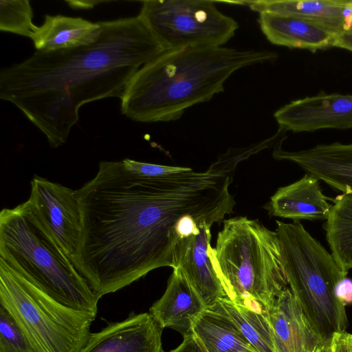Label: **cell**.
Listing matches in <instances>:
<instances>
[{
	"label": "cell",
	"mask_w": 352,
	"mask_h": 352,
	"mask_svg": "<svg viewBox=\"0 0 352 352\" xmlns=\"http://www.w3.org/2000/svg\"><path fill=\"white\" fill-rule=\"evenodd\" d=\"M234 173L213 162L170 177H149L121 161H102L76 190L82 230L70 259L100 298L151 271L176 267L182 224L191 217L210 226L233 212Z\"/></svg>",
	"instance_id": "6da1fadb"
},
{
	"label": "cell",
	"mask_w": 352,
	"mask_h": 352,
	"mask_svg": "<svg viewBox=\"0 0 352 352\" xmlns=\"http://www.w3.org/2000/svg\"><path fill=\"white\" fill-rule=\"evenodd\" d=\"M99 22L96 42L36 51L0 73V98L16 107L52 148L67 142L82 105L120 99L134 74L166 50L139 15Z\"/></svg>",
	"instance_id": "7a4b0ae2"
},
{
	"label": "cell",
	"mask_w": 352,
	"mask_h": 352,
	"mask_svg": "<svg viewBox=\"0 0 352 352\" xmlns=\"http://www.w3.org/2000/svg\"><path fill=\"white\" fill-rule=\"evenodd\" d=\"M277 57L270 50L223 46L166 50L131 77L120 98L121 113L139 122L177 120L188 108L223 91L237 70Z\"/></svg>",
	"instance_id": "3957f363"
},
{
	"label": "cell",
	"mask_w": 352,
	"mask_h": 352,
	"mask_svg": "<svg viewBox=\"0 0 352 352\" xmlns=\"http://www.w3.org/2000/svg\"><path fill=\"white\" fill-rule=\"evenodd\" d=\"M0 258L59 303L96 316L100 298L29 200L1 211Z\"/></svg>",
	"instance_id": "277c9868"
},
{
	"label": "cell",
	"mask_w": 352,
	"mask_h": 352,
	"mask_svg": "<svg viewBox=\"0 0 352 352\" xmlns=\"http://www.w3.org/2000/svg\"><path fill=\"white\" fill-rule=\"evenodd\" d=\"M213 266L230 300L267 312L287 287L278 234L257 220L223 221L216 246L208 248Z\"/></svg>",
	"instance_id": "5b68a950"
},
{
	"label": "cell",
	"mask_w": 352,
	"mask_h": 352,
	"mask_svg": "<svg viewBox=\"0 0 352 352\" xmlns=\"http://www.w3.org/2000/svg\"><path fill=\"white\" fill-rule=\"evenodd\" d=\"M276 222L288 285L312 325L330 340L348 324L345 306L335 293L348 272L300 221Z\"/></svg>",
	"instance_id": "8992f818"
},
{
	"label": "cell",
	"mask_w": 352,
	"mask_h": 352,
	"mask_svg": "<svg viewBox=\"0 0 352 352\" xmlns=\"http://www.w3.org/2000/svg\"><path fill=\"white\" fill-rule=\"evenodd\" d=\"M0 306L19 323L38 352H79L96 315L56 301L0 258Z\"/></svg>",
	"instance_id": "52a82bcc"
},
{
	"label": "cell",
	"mask_w": 352,
	"mask_h": 352,
	"mask_svg": "<svg viewBox=\"0 0 352 352\" xmlns=\"http://www.w3.org/2000/svg\"><path fill=\"white\" fill-rule=\"evenodd\" d=\"M211 0H146L139 16L166 50L223 46L239 24Z\"/></svg>",
	"instance_id": "ba28073f"
},
{
	"label": "cell",
	"mask_w": 352,
	"mask_h": 352,
	"mask_svg": "<svg viewBox=\"0 0 352 352\" xmlns=\"http://www.w3.org/2000/svg\"><path fill=\"white\" fill-rule=\"evenodd\" d=\"M29 201L71 258L82 230V217L76 190L34 176Z\"/></svg>",
	"instance_id": "9c48e42d"
},
{
	"label": "cell",
	"mask_w": 352,
	"mask_h": 352,
	"mask_svg": "<svg viewBox=\"0 0 352 352\" xmlns=\"http://www.w3.org/2000/svg\"><path fill=\"white\" fill-rule=\"evenodd\" d=\"M274 117L284 131L312 132L322 129L352 128V94L320 92L291 101Z\"/></svg>",
	"instance_id": "30bf717a"
},
{
	"label": "cell",
	"mask_w": 352,
	"mask_h": 352,
	"mask_svg": "<svg viewBox=\"0 0 352 352\" xmlns=\"http://www.w3.org/2000/svg\"><path fill=\"white\" fill-rule=\"evenodd\" d=\"M162 330L149 312L131 313L122 321L91 333L79 352H163Z\"/></svg>",
	"instance_id": "8fae6325"
},
{
	"label": "cell",
	"mask_w": 352,
	"mask_h": 352,
	"mask_svg": "<svg viewBox=\"0 0 352 352\" xmlns=\"http://www.w3.org/2000/svg\"><path fill=\"white\" fill-rule=\"evenodd\" d=\"M267 312L276 352H315L327 340L312 325L289 286Z\"/></svg>",
	"instance_id": "7c38bea8"
},
{
	"label": "cell",
	"mask_w": 352,
	"mask_h": 352,
	"mask_svg": "<svg viewBox=\"0 0 352 352\" xmlns=\"http://www.w3.org/2000/svg\"><path fill=\"white\" fill-rule=\"evenodd\" d=\"M272 156L296 164L342 193L352 192V143L322 144L296 151H285L279 146L274 148Z\"/></svg>",
	"instance_id": "4fadbf2b"
},
{
	"label": "cell",
	"mask_w": 352,
	"mask_h": 352,
	"mask_svg": "<svg viewBox=\"0 0 352 352\" xmlns=\"http://www.w3.org/2000/svg\"><path fill=\"white\" fill-rule=\"evenodd\" d=\"M211 227L206 223L201 224L198 232L180 240L175 252L176 267L184 273L206 307L227 297L208 252Z\"/></svg>",
	"instance_id": "5bb4252c"
},
{
	"label": "cell",
	"mask_w": 352,
	"mask_h": 352,
	"mask_svg": "<svg viewBox=\"0 0 352 352\" xmlns=\"http://www.w3.org/2000/svg\"><path fill=\"white\" fill-rule=\"evenodd\" d=\"M206 307L184 273L175 267L164 294L149 313L162 329H173L185 337L192 333L195 321Z\"/></svg>",
	"instance_id": "9a60e30c"
},
{
	"label": "cell",
	"mask_w": 352,
	"mask_h": 352,
	"mask_svg": "<svg viewBox=\"0 0 352 352\" xmlns=\"http://www.w3.org/2000/svg\"><path fill=\"white\" fill-rule=\"evenodd\" d=\"M236 3L258 13L300 17L337 35L352 27V0H256Z\"/></svg>",
	"instance_id": "2e32d148"
},
{
	"label": "cell",
	"mask_w": 352,
	"mask_h": 352,
	"mask_svg": "<svg viewBox=\"0 0 352 352\" xmlns=\"http://www.w3.org/2000/svg\"><path fill=\"white\" fill-rule=\"evenodd\" d=\"M320 188L319 179L306 173L299 180L279 188L264 206L270 216L300 220H326L331 204Z\"/></svg>",
	"instance_id": "e0dca14e"
},
{
	"label": "cell",
	"mask_w": 352,
	"mask_h": 352,
	"mask_svg": "<svg viewBox=\"0 0 352 352\" xmlns=\"http://www.w3.org/2000/svg\"><path fill=\"white\" fill-rule=\"evenodd\" d=\"M258 22L266 38L272 44L316 52L333 47L338 36L308 20L272 12L258 13Z\"/></svg>",
	"instance_id": "ac0fdd59"
},
{
	"label": "cell",
	"mask_w": 352,
	"mask_h": 352,
	"mask_svg": "<svg viewBox=\"0 0 352 352\" xmlns=\"http://www.w3.org/2000/svg\"><path fill=\"white\" fill-rule=\"evenodd\" d=\"M101 32L99 21L47 14L31 39L36 51L53 52L89 45L98 41Z\"/></svg>",
	"instance_id": "d6986e66"
},
{
	"label": "cell",
	"mask_w": 352,
	"mask_h": 352,
	"mask_svg": "<svg viewBox=\"0 0 352 352\" xmlns=\"http://www.w3.org/2000/svg\"><path fill=\"white\" fill-rule=\"evenodd\" d=\"M324 229L331 254L348 272L352 268V192L333 199Z\"/></svg>",
	"instance_id": "ffe728a7"
},
{
	"label": "cell",
	"mask_w": 352,
	"mask_h": 352,
	"mask_svg": "<svg viewBox=\"0 0 352 352\" xmlns=\"http://www.w3.org/2000/svg\"><path fill=\"white\" fill-rule=\"evenodd\" d=\"M215 304L257 351L276 352L267 312L255 311L234 302L227 297L219 299Z\"/></svg>",
	"instance_id": "44dd1931"
},
{
	"label": "cell",
	"mask_w": 352,
	"mask_h": 352,
	"mask_svg": "<svg viewBox=\"0 0 352 352\" xmlns=\"http://www.w3.org/2000/svg\"><path fill=\"white\" fill-rule=\"evenodd\" d=\"M198 338L208 352H258L226 316L208 321L199 331Z\"/></svg>",
	"instance_id": "7402d4cb"
},
{
	"label": "cell",
	"mask_w": 352,
	"mask_h": 352,
	"mask_svg": "<svg viewBox=\"0 0 352 352\" xmlns=\"http://www.w3.org/2000/svg\"><path fill=\"white\" fill-rule=\"evenodd\" d=\"M28 0L0 1V30L32 38L38 29Z\"/></svg>",
	"instance_id": "603a6c76"
},
{
	"label": "cell",
	"mask_w": 352,
	"mask_h": 352,
	"mask_svg": "<svg viewBox=\"0 0 352 352\" xmlns=\"http://www.w3.org/2000/svg\"><path fill=\"white\" fill-rule=\"evenodd\" d=\"M0 352H38L12 316L0 306Z\"/></svg>",
	"instance_id": "cb8c5ba5"
},
{
	"label": "cell",
	"mask_w": 352,
	"mask_h": 352,
	"mask_svg": "<svg viewBox=\"0 0 352 352\" xmlns=\"http://www.w3.org/2000/svg\"><path fill=\"white\" fill-rule=\"evenodd\" d=\"M125 167L138 175L149 177H170L180 175L190 168L142 162L130 159L122 160Z\"/></svg>",
	"instance_id": "d4e9b609"
},
{
	"label": "cell",
	"mask_w": 352,
	"mask_h": 352,
	"mask_svg": "<svg viewBox=\"0 0 352 352\" xmlns=\"http://www.w3.org/2000/svg\"><path fill=\"white\" fill-rule=\"evenodd\" d=\"M168 352H208L202 342L193 333L184 337L182 343Z\"/></svg>",
	"instance_id": "484cf974"
},
{
	"label": "cell",
	"mask_w": 352,
	"mask_h": 352,
	"mask_svg": "<svg viewBox=\"0 0 352 352\" xmlns=\"http://www.w3.org/2000/svg\"><path fill=\"white\" fill-rule=\"evenodd\" d=\"M333 352H352V334L346 331L336 333L331 338Z\"/></svg>",
	"instance_id": "4316f807"
},
{
	"label": "cell",
	"mask_w": 352,
	"mask_h": 352,
	"mask_svg": "<svg viewBox=\"0 0 352 352\" xmlns=\"http://www.w3.org/2000/svg\"><path fill=\"white\" fill-rule=\"evenodd\" d=\"M335 293L344 306L352 304V280L347 277L341 280L336 287Z\"/></svg>",
	"instance_id": "83f0119b"
},
{
	"label": "cell",
	"mask_w": 352,
	"mask_h": 352,
	"mask_svg": "<svg viewBox=\"0 0 352 352\" xmlns=\"http://www.w3.org/2000/svg\"><path fill=\"white\" fill-rule=\"evenodd\" d=\"M333 47L342 48L352 52V27L336 37Z\"/></svg>",
	"instance_id": "f1b7e54d"
},
{
	"label": "cell",
	"mask_w": 352,
	"mask_h": 352,
	"mask_svg": "<svg viewBox=\"0 0 352 352\" xmlns=\"http://www.w3.org/2000/svg\"><path fill=\"white\" fill-rule=\"evenodd\" d=\"M315 352H333L331 339L326 340L324 344L319 347Z\"/></svg>",
	"instance_id": "f546056e"
}]
</instances>
